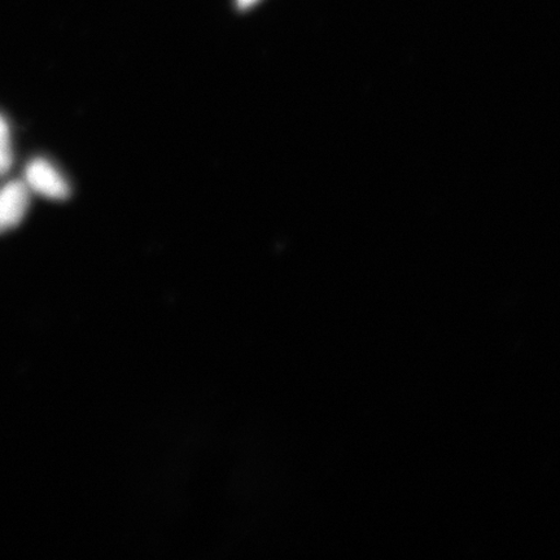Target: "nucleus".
<instances>
[{
	"mask_svg": "<svg viewBox=\"0 0 560 560\" xmlns=\"http://www.w3.org/2000/svg\"><path fill=\"white\" fill-rule=\"evenodd\" d=\"M25 185L30 191L51 200H66L70 195L67 178L50 161L34 159L25 170Z\"/></svg>",
	"mask_w": 560,
	"mask_h": 560,
	"instance_id": "1",
	"label": "nucleus"
},
{
	"mask_svg": "<svg viewBox=\"0 0 560 560\" xmlns=\"http://www.w3.org/2000/svg\"><path fill=\"white\" fill-rule=\"evenodd\" d=\"M13 161L10 125L0 115V175L10 171Z\"/></svg>",
	"mask_w": 560,
	"mask_h": 560,
	"instance_id": "3",
	"label": "nucleus"
},
{
	"mask_svg": "<svg viewBox=\"0 0 560 560\" xmlns=\"http://www.w3.org/2000/svg\"><path fill=\"white\" fill-rule=\"evenodd\" d=\"M30 202L31 191L24 180H11L0 187V233L20 225Z\"/></svg>",
	"mask_w": 560,
	"mask_h": 560,
	"instance_id": "2",
	"label": "nucleus"
},
{
	"mask_svg": "<svg viewBox=\"0 0 560 560\" xmlns=\"http://www.w3.org/2000/svg\"><path fill=\"white\" fill-rule=\"evenodd\" d=\"M260 0H235L237 9L245 11L252 9V7L256 5Z\"/></svg>",
	"mask_w": 560,
	"mask_h": 560,
	"instance_id": "4",
	"label": "nucleus"
}]
</instances>
